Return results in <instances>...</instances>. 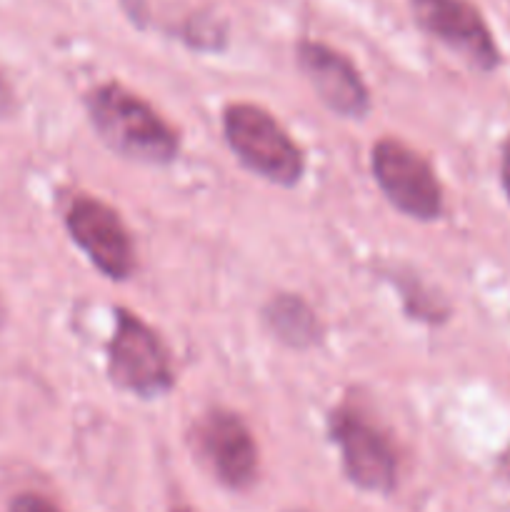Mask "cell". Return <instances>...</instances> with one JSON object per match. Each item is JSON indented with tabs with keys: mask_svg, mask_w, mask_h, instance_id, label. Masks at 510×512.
<instances>
[{
	"mask_svg": "<svg viewBox=\"0 0 510 512\" xmlns=\"http://www.w3.org/2000/svg\"><path fill=\"white\" fill-rule=\"evenodd\" d=\"M373 175L400 213L415 220H435L443 210V193L433 168L408 145L380 140L373 148Z\"/></svg>",
	"mask_w": 510,
	"mask_h": 512,
	"instance_id": "277c9868",
	"label": "cell"
},
{
	"mask_svg": "<svg viewBox=\"0 0 510 512\" xmlns=\"http://www.w3.org/2000/svg\"><path fill=\"white\" fill-rule=\"evenodd\" d=\"M0 323H3V310H0Z\"/></svg>",
	"mask_w": 510,
	"mask_h": 512,
	"instance_id": "9a60e30c",
	"label": "cell"
},
{
	"mask_svg": "<svg viewBox=\"0 0 510 512\" xmlns=\"http://www.w3.org/2000/svg\"><path fill=\"white\" fill-rule=\"evenodd\" d=\"M298 63L330 110L345 118H360L368 113V90L345 55L323 43L305 40L298 45Z\"/></svg>",
	"mask_w": 510,
	"mask_h": 512,
	"instance_id": "ba28073f",
	"label": "cell"
},
{
	"mask_svg": "<svg viewBox=\"0 0 510 512\" xmlns=\"http://www.w3.org/2000/svg\"><path fill=\"white\" fill-rule=\"evenodd\" d=\"M10 512H58L53 503H48L45 498L40 495H20V498L13 500L10 505Z\"/></svg>",
	"mask_w": 510,
	"mask_h": 512,
	"instance_id": "8fae6325",
	"label": "cell"
},
{
	"mask_svg": "<svg viewBox=\"0 0 510 512\" xmlns=\"http://www.w3.org/2000/svg\"><path fill=\"white\" fill-rule=\"evenodd\" d=\"M175 512H190V510H175Z\"/></svg>",
	"mask_w": 510,
	"mask_h": 512,
	"instance_id": "2e32d148",
	"label": "cell"
},
{
	"mask_svg": "<svg viewBox=\"0 0 510 512\" xmlns=\"http://www.w3.org/2000/svg\"><path fill=\"white\" fill-rule=\"evenodd\" d=\"M110 378L128 393L155 398L173 385V368L158 335L138 318L120 310L113 340H110Z\"/></svg>",
	"mask_w": 510,
	"mask_h": 512,
	"instance_id": "3957f363",
	"label": "cell"
},
{
	"mask_svg": "<svg viewBox=\"0 0 510 512\" xmlns=\"http://www.w3.org/2000/svg\"><path fill=\"white\" fill-rule=\"evenodd\" d=\"M223 128L233 153L253 173L278 185L298 183L303 175V155L273 115L258 105H230Z\"/></svg>",
	"mask_w": 510,
	"mask_h": 512,
	"instance_id": "7a4b0ae2",
	"label": "cell"
},
{
	"mask_svg": "<svg viewBox=\"0 0 510 512\" xmlns=\"http://www.w3.org/2000/svg\"><path fill=\"white\" fill-rule=\"evenodd\" d=\"M265 320L283 343L295 345V348L313 345L320 335L318 318L295 295H278V298L270 300L268 310H265Z\"/></svg>",
	"mask_w": 510,
	"mask_h": 512,
	"instance_id": "30bf717a",
	"label": "cell"
},
{
	"mask_svg": "<svg viewBox=\"0 0 510 512\" xmlns=\"http://www.w3.org/2000/svg\"><path fill=\"white\" fill-rule=\"evenodd\" d=\"M13 108H15V95L13 90H10L8 80H5L3 73H0V118L13 113Z\"/></svg>",
	"mask_w": 510,
	"mask_h": 512,
	"instance_id": "4fadbf2b",
	"label": "cell"
},
{
	"mask_svg": "<svg viewBox=\"0 0 510 512\" xmlns=\"http://www.w3.org/2000/svg\"><path fill=\"white\" fill-rule=\"evenodd\" d=\"M415 20L473 68L490 73L500 65V50L480 10L468 0H410Z\"/></svg>",
	"mask_w": 510,
	"mask_h": 512,
	"instance_id": "5b68a950",
	"label": "cell"
},
{
	"mask_svg": "<svg viewBox=\"0 0 510 512\" xmlns=\"http://www.w3.org/2000/svg\"><path fill=\"white\" fill-rule=\"evenodd\" d=\"M200 445L215 475L230 488L253 483L258 470V450L243 420L233 413H210L200 428Z\"/></svg>",
	"mask_w": 510,
	"mask_h": 512,
	"instance_id": "9c48e42d",
	"label": "cell"
},
{
	"mask_svg": "<svg viewBox=\"0 0 510 512\" xmlns=\"http://www.w3.org/2000/svg\"><path fill=\"white\" fill-rule=\"evenodd\" d=\"M90 118L100 138L123 158L140 163H170L178 138L170 125L123 85H103L90 95Z\"/></svg>",
	"mask_w": 510,
	"mask_h": 512,
	"instance_id": "6da1fadb",
	"label": "cell"
},
{
	"mask_svg": "<svg viewBox=\"0 0 510 512\" xmlns=\"http://www.w3.org/2000/svg\"><path fill=\"white\" fill-rule=\"evenodd\" d=\"M500 183H503L505 195L510 200V138L503 143V150H500Z\"/></svg>",
	"mask_w": 510,
	"mask_h": 512,
	"instance_id": "7c38bea8",
	"label": "cell"
},
{
	"mask_svg": "<svg viewBox=\"0 0 510 512\" xmlns=\"http://www.w3.org/2000/svg\"><path fill=\"white\" fill-rule=\"evenodd\" d=\"M503 468H505V475H508V480H510V453L503 455Z\"/></svg>",
	"mask_w": 510,
	"mask_h": 512,
	"instance_id": "5bb4252c",
	"label": "cell"
},
{
	"mask_svg": "<svg viewBox=\"0 0 510 512\" xmlns=\"http://www.w3.org/2000/svg\"><path fill=\"white\" fill-rule=\"evenodd\" d=\"M330 430L348 478L370 493H390L395 485V453L388 438L353 410L335 413Z\"/></svg>",
	"mask_w": 510,
	"mask_h": 512,
	"instance_id": "8992f818",
	"label": "cell"
},
{
	"mask_svg": "<svg viewBox=\"0 0 510 512\" xmlns=\"http://www.w3.org/2000/svg\"><path fill=\"white\" fill-rule=\"evenodd\" d=\"M70 235L75 245L93 260L95 268L113 280L133 273V245L115 210L93 198H78L68 210Z\"/></svg>",
	"mask_w": 510,
	"mask_h": 512,
	"instance_id": "52a82bcc",
	"label": "cell"
}]
</instances>
